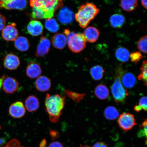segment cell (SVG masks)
I'll list each match as a JSON object with an SVG mask.
<instances>
[{
  "label": "cell",
  "instance_id": "1",
  "mask_svg": "<svg viewBox=\"0 0 147 147\" xmlns=\"http://www.w3.org/2000/svg\"><path fill=\"white\" fill-rule=\"evenodd\" d=\"M65 96L58 94L46 95L45 106L46 112L49 115V120L53 123L58 122L65 107Z\"/></svg>",
  "mask_w": 147,
  "mask_h": 147
},
{
  "label": "cell",
  "instance_id": "2",
  "mask_svg": "<svg viewBox=\"0 0 147 147\" xmlns=\"http://www.w3.org/2000/svg\"><path fill=\"white\" fill-rule=\"evenodd\" d=\"M100 11V9L94 3H86L79 8L75 15V19L81 27L85 28Z\"/></svg>",
  "mask_w": 147,
  "mask_h": 147
},
{
  "label": "cell",
  "instance_id": "3",
  "mask_svg": "<svg viewBox=\"0 0 147 147\" xmlns=\"http://www.w3.org/2000/svg\"><path fill=\"white\" fill-rule=\"evenodd\" d=\"M125 72L122 67H119L116 70L115 80L111 87L113 98L116 102L123 103L125 100L128 94L121 83V78Z\"/></svg>",
  "mask_w": 147,
  "mask_h": 147
},
{
  "label": "cell",
  "instance_id": "4",
  "mask_svg": "<svg viewBox=\"0 0 147 147\" xmlns=\"http://www.w3.org/2000/svg\"><path fill=\"white\" fill-rule=\"evenodd\" d=\"M64 33L67 38L69 48L73 52L78 53L85 48L86 40L83 34L75 33L65 29Z\"/></svg>",
  "mask_w": 147,
  "mask_h": 147
},
{
  "label": "cell",
  "instance_id": "5",
  "mask_svg": "<svg viewBox=\"0 0 147 147\" xmlns=\"http://www.w3.org/2000/svg\"><path fill=\"white\" fill-rule=\"evenodd\" d=\"M62 0H30V5L41 9L47 14L49 19L54 16V12L59 7Z\"/></svg>",
  "mask_w": 147,
  "mask_h": 147
},
{
  "label": "cell",
  "instance_id": "6",
  "mask_svg": "<svg viewBox=\"0 0 147 147\" xmlns=\"http://www.w3.org/2000/svg\"><path fill=\"white\" fill-rule=\"evenodd\" d=\"M117 123L119 127L125 131L131 130L137 125L135 116L129 113H124L120 115Z\"/></svg>",
  "mask_w": 147,
  "mask_h": 147
},
{
  "label": "cell",
  "instance_id": "7",
  "mask_svg": "<svg viewBox=\"0 0 147 147\" xmlns=\"http://www.w3.org/2000/svg\"><path fill=\"white\" fill-rule=\"evenodd\" d=\"M15 23H12L5 27L2 31L3 39L6 41H15L19 35Z\"/></svg>",
  "mask_w": 147,
  "mask_h": 147
},
{
  "label": "cell",
  "instance_id": "8",
  "mask_svg": "<svg viewBox=\"0 0 147 147\" xmlns=\"http://www.w3.org/2000/svg\"><path fill=\"white\" fill-rule=\"evenodd\" d=\"M2 86L5 93L11 94L18 90L19 87V84L16 79L5 76Z\"/></svg>",
  "mask_w": 147,
  "mask_h": 147
},
{
  "label": "cell",
  "instance_id": "9",
  "mask_svg": "<svg viewBox=\"0 0 147 147\" xmlns=\"http://www.w3.org/2000/svg\"><path fill=\"white\" fill-rule=\"evenodd\" d=\"M9 113L14 118H22L26 113L25 108L23 103L21 101H17L11 104L9 108Z\"/></svg>",
  "mask_w": 147,
  "mask_h": 147
},
{
  "label": "cell",
  "instance_id": "10",
  "mask_svg": "<svg viewBox=\"0 0 147 147\" xmlns=\"http://www.w3.org/2000/svg\"><path fill=\"white\" fill-rule=\"evenodd\" d=\"M20 65V61L15 55L10 53L6 55L3 60V65L5 69L15 70Z\"/></svg>",
  "mask_w": 147,
  "mask_h": 147
},
{
  "label": "cell",
  "instance_id": "11",
  "mask_svg": "<svg viewBox=\"0 0 147 147\" xmlns=\"http://www.w3.org/2000/svg\"><path fill=\"white\" fill-rule=\"evenodd\" d=\"M51 46L49 40L45 36H42L38 44L36 53L37 57H43L49 52Z\"/></svg>",
  "mask_w": 147,
  "mask_h": 147
},
{
  "label": "cell",
  "instance_id": "12",
  "mask_svg": "<svg viewBox=\"0 0 147 147\" xmlns=\"http://www.w3.org/2000/svg\"><path fill=\"white\" fill-rule=\"evenodd\" d=\"M26 0H11L0 3V7L8 10L18 9L22 10L27 5Z\"/></svg>",
  "mask_w": 147,
  "mask_h": 147
},
{
  "label": "cell",
  "instance_id": "13",
  "mask_svg": "<svg viewBox=\"0 0 147 147\" xmlns=\"http://www.w3.org/2000/svg\"><path fill=\"white\" fill-rule=\"evenodd\" d=\"M51 86L50 79L45 76L38 77L35 82V86L36 89L42 92L49 91L51 88Z\"/></svg>",
  "mask_w": 147,
  "mask_h": 147
},
{
  "label": "cell",
  "instance_id": "14",
  "mask_svg": "<svg viewBox=\"0 0 147 147\" xmlns=\"http://www.w3.org/2000/svg\"><path fill=\"white\" fill-rule=\"evenodd\" d=\"M27 76L31 79L38 78L42 73V69L39 64L34 62L28 64L26 69Z\"/></svg>",
  "mask_w": 147,
  "mask_h": 147
},
{
  "label": "cell",
  "instance_id": "15",
  "mask_svg": "<svg viewBox=\"0 0 147 147\" xmlns=\"http://www.w3.org/2000/svg\"><path fill=\"white\" fill-rule=\"evenodd\" d=\"M74 17V14L70 9L67 7H64L60 11L58 18L61 23L67 25L72 22Z\"/></svg>",
  "mask_w": 147,
  "mask_h": 147
},
{
  "label": "cell",
  "instance_id": "16",
  "mask_svg": "<svg viewBox=\"0 0 147 147\" xmlns=\"http://www.w3.org/2000/svg\"><path fill=\"white\" fill-rule=\"evenodd\" d=\"M84 34L86 41L90 43H94L98 39L100 32L96 27L90 26L85 29Z\"/></svg>",
  "mask_w": 147,
  "mask_h": 147
},
{
  "label": "cell",
  "instance_id": "17",
  "mask_svg": "<svg viewBox=\"0 0 147 147\" xmlns=\"http://www.w3.org/2000/svg\"><path fill=\"white\" fill-rule=\"evenodd\" d=\"M43 26L40 21L33 20L28 24L27 27L28 32L34 36H37L41 34L43 32Z\"/></svg>",
  "mask_w": 147,
  "mask_h": 147
},
{
  "label": "cell",
  "instance_id": "18",
  "mask_svg": "<svg viewBox=\"0 0 147 147\" xmlns=\"http://www.w3.org/2000/svg\"><path fill=\"white\" fill-rule=\"evenodd\" d=\"M25 107L27 111L30 113L37 110L40 107V102L38 99L34 95L28 97L25 101Z\"/></svg>",
  "mask_w": 147,
  "mask_h": 147
},
{
  "label": "cell",
  "instance_id": "19",
  "mask_svg": "<svg viewBox=\"0 0 147 147\" xmlns=\"http://www.w3.org/2000/svg\"><path fill=\"white\" fill-rule=\"evenodd\" d=\"M67 36L62 33H57L53 36L52 39L53 45L57 49H63L67 44Z\"/></svg>",
  "mask_w": 147,
  "mask_h": 147
},
{
  "label": "cell",
  "instance_id": "20",
  "mask_svg": "<svg viewBox=\"0 0 147 147\" xmlns=\"http://www.w3.org/2000/svg\"><path fill=\"white\" fill-rule=\"evenodd\" d=\"M125 22V18L121 14H113L110 18V25L115 28H120L122 27Z\"/></svg>",
  "mask_w": 147,
  "mask_h": 147
},
{
  "label": "cell",
  "instance_id": "21",
  "mask_svg": "<svg viewBox=\"0 0 147 147\" xmlns=\"http://www.w3.org/2000/svg\"><path fill=\"white\" fill-rule=\"evenodd\" d=\"M109 89L104 84H100L95 88L94 94L97 98L101 100H105L109 95Z\"/></svg>",
  "mask_w": 147,
  "mask_h": 147
},
{
  "label": "cell",
  "instance_id": "22",
  "mask_svg": "<svg viewBox=\"0 0 147 147\" xmlns=\"http://www.w3.org/2000/svg\"><path fill=\"white\" fill-rule=\"evenodd\" d=\"M15 47L18 50L25 52L28 50L29 43L28 40L24 36H20L15 40Z\"/></svg>",
  "mask_w": 147,
  "mask_h": 147
},
{
  "label": "cell",
  "instance_id": "23",
  "mask_svg": "<svg viewBox=\"0 0 147 147\" xmlns=\"http://www.w3.org/2000/svg\"><path fill=\"white\" fill-rule=\"evenodd\" d=\"M122 84L124 87L130 89L135 85L136 79L133 74L128 72L125 73L122 76Z\"/></svg>",
  "mask_w": 147,
  "mask_h": 147
},
{
  "label": "cell",
  "instance_id": "24",
  "mask_svg": "<svg viewBox=\"0 0 147 147\" xmlns=\"http://www.w3.org/2000/svg\"><path fill=\"white\" fill-rule=\"evenodd\" d=\"M115 56L117 60L122 62H126L129 59L130 54L127 49L120 47L115 51Z\"/></svg>",
  "mask_w": 147,
  "mask_h": 147
},
{
  "label": "cell",
  "instance_id": "25",
  "mask_svg": "<svg viewBox=\"0 0 147 147\" xmlns=\"http://www.w3.org/2000/svg\"><path fill=\"white\" fill-rule=\"evenodd\" d=\"M105 70L102 66L96 65L93 66L90 70V73L93 80L98 81L103 77Z\"/></svg>",
  "mask_w": 147,
  "mask_h": 147
},
{
  "label": "cell",
  "instance_id": "26",
  "mask_svg": "<svg viewBox=\"0 0 147 147\" xmlns=\"http://www.w3.org/2000/svg\"><path fill=\"white\" fill-rule=\"evenodd\" d=\"M119 115L118 110L114 107L108 106L104 110V117L108 120H115L118 117Z\"/></svg>",
  "mask_w": 147,
  "mask_h": 147
},
{
  "label": "cell",
  "instance_id": "27",
  "mask_svg": "<svg viewBox=\"0 0 147 147\" xmlns=\"http://www.w3.org/2000/svg\"><path fill=\"white\" fill-rule=\"evenodd\" d=\"M121 6L126 11H132L138 6L137 0H121Z\"/></svg>",
  "mask_w": 147,
  "mask_h": 147
},
{
  "label": "cell",
  "instance_id": "28",
  "mask_svg": "<svg viewBox=\"0 0 147 147\" xmlns=\"http://www.w3.org/2000/svg\"><path fill=\"white\" fill-rule=\"evenodd\" d=\"M64 92L66 95L71 98L76 103H80L84 98L85 94H81L69 90L63 89Z\"/></svg>",
  "mask_w": 147,
  "mask_h": 147
},
{
  "label": "cell",
  "instance_id": "29",
  "mask_svg": "<svg viewBox=\"0 0 147 147\" xmlns=\"http://www.w3.org/2000/svg\"><path fill=\"white\" fill-rule=\"evenodd\" d=\"M141 72L138 76L139 80L142 81L144 85L147 86V62L145 60L143 62L142 66L140 67Z\"/></svg>",
  "mask_w": 147,
  "mask_h": 147
},
{
  "label": "cell",
  "instance_id": "30",
  "mask_svg": "<svg viewBox=\"0 0 147 147\" xmlns=\"http://www.w3.org/2000/svg\"><path fill=\"white\" fill-rule=\"evenodd\" d=\"M45 26L47 30L53 33L57 32L59 27L56 20L52 18L47 20L45 22Z\"/></svg>",
  "mask_w": 147,
  "mask_h": 147
},
{
  "label": "cell",
  "instance_id": "31",
  "mask_svg": "<svg viewBox=\"0 0 147 147\" xmlns=\"http://www.w3.org/2000/svg\"><path fill=\"white\" fill-rule=\"evenodd\" d=\"M147 36L142 37L138 41L137 47L139 50L144 54H147Z\"/></svg>",
  "mask_w": 147,
  "mask_h": 147
},
{
  "label": "cell",
  "instance_id": "32",
  "mask_svg": "<svg viewBox=\"0 0 147 147\" xmlns=\"http://www.w3.org/2000/svg\"><path fill=\"white\" fill-rule=\"evenodd\" d=\"M144 56H142L141 53L138 51H136L131 53L130 55L129 58L131 61L137 64L140 60L142 59Z\"/></svg>",
  "mask_w": 147,
  "mask_h": 147
},
{
  "label": "cell",
  "instance_id": "33",
  "mask_svg": "<svg viewBox=\"0 0 147 147\" xmlns=\"http://www.w3.org/2000/svg\"><path fill=\"white\" fill-rule=\"evenodd\" d=\"M4 147H24L21 146V143L17 139H13L7 143Z\"/></svg>",
  "mask_w": 147,
  "mask_h": 147
},
{
  "label": "cell",
  "instance_id": "34",
  "mask_svg": "<svg viewBox=\"0 0 147 147\" xmlns=\"http://www.w3.org/2000/svg\"><path fill=\"white\" fill-rule=\"evenodd\" d=\"M147 99L146 96H143L140 99L139 102V105L146 111H147Z\"/></svg>",
  "mask_w": 147,
  "mask_h": 147
},
{
  "label": "cell",
  "instance_id": "35",
  "mask_svg": "<svg viewBox=\"0 0 147 147\" xmlns=\"http://www.w3.org/2000/svg\"><path fill=\"white\" fill-rule=\"evenodd\" d=\"M6 18L2 14H0V31L3 30L6 25Z\"/></svg>",
  "mask_w": 147,
  "mask_h": 147
},
{
  "label": "cell",
  "instance_id": "36",
  "mask_svg": "<svg viewBox=\"0 0 147 147\" xmlns=\"http://www.w3.org/2000/svg\"><path fill=\"white\" fill-rule=\"evenodd\" d=\"M49 134L52 140H54L57 138L59 137V133L57 131L51 129L49 130Z\"/></svg>",
  "mask_w": 147,
  "mask_h": 147
},
{
  "label": "cell",
  "instance_id": "37",
  "mask_svg": "<svg viewBox=\"0 0 147 147\" xmlns=\"http://www.w3.org/2000/svg\"><path fill=\"white\" fill-rule=\"evenodd\" d=\"M147 119L144 120L140 126V127L142 128V130L143 133L145 134V135L147 137Z\"/></svg>",
  "mask_w": 147,
  "mask_h": 147
},
{
  "label": "cell",
  "instance_id": "38",
  "mask_svg": "<svg viewBox=\"0 0 147 147\" xmlns=\"http://www.w3.org/2000/svg\"><path fill=\"white\" fill-rule=\"evenodd\" d=\"M49 147H64L63 145L59 141H55L51 143Z\"/></svg>",
  "mask_w": 147,
  "mask_h": 147
},
{
  "label": "cell",
  "instance_id": "39",
  "mask_svg": "<svg viewBox=\"0 0 147 147\" xmlns=\"http://www.w3.org/2000/svg\"><path fill=\"white\" fill-rule=\"evenodd\" d=\"M93 147H108L107 144L104 142H98L95 143Z\"/></svg>",
  "mask_w": 147,
  "mask_h": 147
},
{
  "label": "cell",
  "instance_id": "40",
  "mask_svg": "<svg viewBox=\"0 0 147 147\" xmlns=\"http://www.w3.org/2000/svg\"><path fill=\"white\" fill-rule=\"evenodd\" d=\"M134 109L136 111L139 112L142 110V108L140 106L138 105H136L134 107Z\"/></svg>",
  "mask_w": 147,
  "mask_h": 147
},
{
  "label": "cell",
  "instance_id": "41",
  "mask_svg": "<svg viewBox=\"0 0 147 147\" xmlns=\"http://www.w3.org/2000/svg\"><path fill=\"white\" fill-rule=\"evenodd\" d=\"M46 144H47V141L45 139H43L40 142L39 146L40 147H45Z\"/></svg>",
  "mask_w": 147,
  "mask_h": 147
},
{
  "label": "cell",
  "instance_id": "42",
  "mask_svg": "<svg viewBox=\"0 0 147 147\" xmlns=\"http://www.w3.org/2000/svg\"><path fill=\"white\" fill-rule=\"evenodd\" d=\"M141 3L144 8L147 9V0H141Z\"/></svg>",
  "mask_w": 147,
  "mask_h": 147
},
{
  "label": "cell",
  "instance_id": "43",
  "mask_svg": "<svg viewBox=\"0 0 147 147\" xmlns=\"http://www.w3.org/2000/svg\"><path fill=\"white\" fill-rule=\"evenodd\" d=\"M5 75H3L2 77H1V78H0V90H1L3 82V80H4V79L5 78Z\"/></svg>",
  "mask_w": 147,
  "mask_h": 147
},
{
  "label": "cell",
  "instance_id": "44",
  "mask_svg": "<svg viewBox=\"0 0 147 147\" xmlns=\"http://www.w3.org/2000/svg\"><path fill=\"white\" fill-rule=\"evenodd\" d=\"M5 142V139L4 138H0V146H1L4 144Z\"/></svg>",
  "mask_w": 147,
  "mask_h": 147
},
{
  "label": "cell",
  "instance_id": "45",
  "mask_svg": "<svg viewBox=\"0 0 147 147\" xmlns=\"http://www.w3.org/2000/svg\"><path fill=\"white\" fill-rule=\"evenodd\" d=\"M11 1V0H0V3L4 2Z\"/></svg>",
  "mask_w": 147,
  "mask_h": 147
},
{
  "label": "cell",
  "instance_id": "46",
  "mask_svg": "<svg viewBox=\"0 0 147 147\" xmlns=\"http://www.w3.org/2000/svg\"><path fill=\"white\" fill-rule=\"evenodd\" d=\"M81 147H90L88 146H84L83 147H82V146Z\"/></svg>",
  "mask_w": 147,
  "mask_h": 147
},
{
  "label": "cell",
  "instance_id": "47",
  "mask_svg": "<svg viewBox=\"0 0 147 147\" xmlns=\"http://www.w3.org/2000/svg\"><path fill=\"white\" fill-rule=\"evenodd\" d=\"M1 126H0V129H1Z\"/></svg>",
  "mask_w": 147,
  "mask_h": 147
}]
</instances>
